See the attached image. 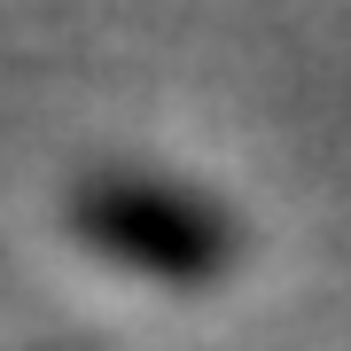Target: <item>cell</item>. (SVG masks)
<instances>
[{
	"instance_id": "cell-1",
	"label": "cell",
	"mask_w": 351,
	"mask_h": 351,
	"mask_svg": "<svg viewBox=\"0 0 351 351\" xmlns=\"http://www.w3.org/2000/svg\"><path fill=\"white\" fill-rule=\"evenodd\" d=\"M71 234L94 258L164 289H211L242 250V226L219 195L164 172H94L71 195Z\"/></svg>"
}]
</instances>
